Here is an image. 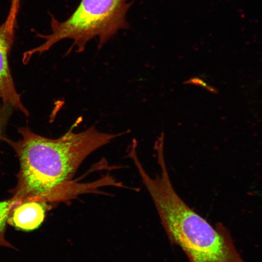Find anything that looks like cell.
I'll list each match as a JSON object with an SVG mask.
<instances>
[{
    "label": "cell",
    "mask_w": 262,
    "mask_h": 262,
    "mask_svg": "<svg viewBox=\"0 0 262 262\" xmlns=\"http://www.w3.org/2000/svg\"><path fill=\"white\" fill-rule=\"evenodd\" d=\"M18 131L21 136L19 140L3 138L19 160L17 183L12 197L18 205L59 199L62 187L69 182L89 155L125 134L102 132L94 126L79 133L69 130L57 139L43 137L27 127L19 128Z\"/></svg>",
    "instance_id": "obj_1"
},
{
    "label": "cell",
    "mask_w": 262,
    "mask_h": 262,
    "mask_svg": "<svg viewBox=\"0 0 262 262\" xmlns=\"http://www.w3.org/2000/svg\"><path fill=\"white\" fill-rule=\"evenodd\" d=\"M130 5L128 0H81L66 20L58 21L51 15V33H37L45 42L28 50V53L32 56L43 53L65 39H70L73 43L67 54L74 47H76L77 52H82L87 43L96 37L99 40L98 47L101 48L119 30L128 27L126 17Z\"/></svg>",
    "instance_id": "obj_2"
},
{
    "label": "cell",
    "mask_w": 262,
    "mask_h": 262,
    "mask_svg": "<svg viewBox=\"0 0 262 262\" xmlns=\"http://www.w3.org/2000/svg\"><path fill=\"white\" fill-rule=\"evenodd\" d=\"M14 39V33L4 22L0 25V106L8 103L25 115L29 113L21 102L10 72L8 56Z\"/></svg>",
    "instance_id": "obj_3"
},
{
    "label": "cell",
    "mask_w": 262,
    "mask_h": 262,
    "mask_svg": "<svg viewBox=\"0 0 262 262\" xmlns=\"http://www.w3.org/2000/svg\"><path fill=\"white\" fill-rule=\"evenodd\" d=\"M43 204L31 201L16 206L10 214L8 222L16 228L25 230L37 228L45 217V209Z\"/></svg>",
    "instance_id": "obj_4"
},
{
    "label": "cell",
    "mask_w": 262,
    "mask_h": 262,
    "mask_svg": "<svg viewBox=\"0 0 262 262\" xmlns=\"http://www.w3.org/2000/svg\"><path fill=\"white\" fill-rule=\"evenodd\" d=\"M247 91L248 110L254 118L262 123V74L248 83Z\"/></svg>",
    "instance_id": "obj_5"
},
{
    "label": "cell",
    "mask_w": 262,
    "mask_h": 262,
    "mask_svg": "<svg viewBox=\"0 0 262 262\" xmlns=\"http://www.w3.org/2000/svg\"><path fill=\"white\" fill-rule=\"evenodd\" d=\"M13 108L8 103L0 106V140L3 138V133L12 114Z\"/></svg>",
    "instance_id": "obj_6"
},
{
    "label": "cell",
    "mask_w": 262,
    "mask_h": 262,
    "mask_svg": "<svg viewBox=\"0 0 262 262\" xmlns=\"http://www.w3.org/2000/svg\"><path fill=\"white\" fill-rule=\"evenodd\" d=\"M20 1L21 0H11L9 13L6 19L7 22L10 24L14 25L16 23Z\"/></svg>",
    "instance_id": "obj_7"
},
{
    "label": "cell",
    "mask_w": 262,
    "mask_h": 262,
    "mask_svg": "<svg viewBox=\"0 0 262 262\" xmlns=\"http://www.w3.org/2000/svg\"><path fill=\"white\" fill-rule=\"evenodd\" d=\"M186 83H192L196 85H199L205 88L210 92L213 93H217V90H215L212 87L210 86L207 85V83H205L202 80L198 78H192L190 79L188 81H186Z\"/></svg>",
    "instance_id": "obj_8"
}]
</instances>
